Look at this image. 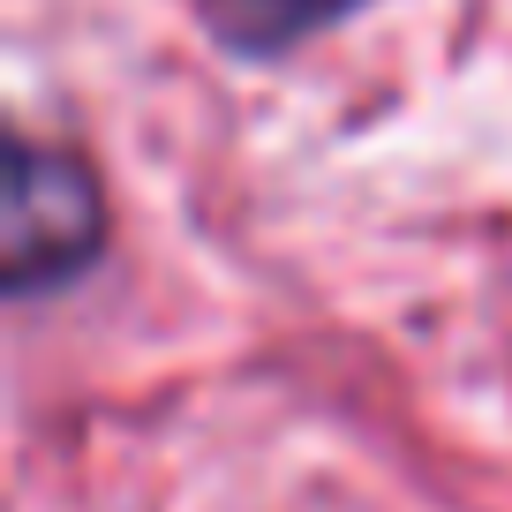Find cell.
I'll return each mask as SVG.
<instances>
[{
    "label": "cell",
    "instance_id": "6da1fadb",
    "mask_svg": "<svg viewBox=\"0 0 512 512\" xmlns=\"http://www.w3.org/2000/svg\"><path fill=\"white\" fill-rule=\"evenodd\" d=\"M106 189L83 166V151L68 144H38L16 136V159H8V294L38 302V294L68 287L76 272H91L106 256Z\"/></svg>",
    "mask_w": 512,
    "mask_h": 512
},
{
    "label": "cell",
    "instance_id": "7a4b0ae2",
    "mask_svg": "<svg viewBox=\"0 0 512 512\" xmlns=\"http://www.w3.org/2000/svg\"><path fill=\"white\" fill-rule=\"evenodd\" d=\"M362 8L369 0H196L204 31L219 38L226 53H241V61H279V53L354 23Z\"/></svg>",
    "mask_w": 512,
    "mask_h": 512
}]
</instances>
